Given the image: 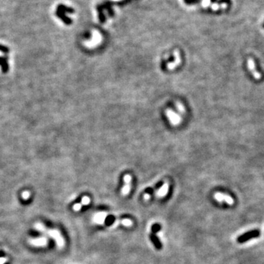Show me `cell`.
<instances>
[{
    "label": "cell",
    "mask_w": 264,
    "mask_h": 264,
    "mask_svg": "<svg viewBox=\"0 0 264 264\" xmlns=\"http://www.w3.org/2000/svg\"><path fill=\"white\" fill-rule=\"evenodd\" d=\"M46 234L49 235L51 238L55 240L57 245L59 249H62L65 246V240L62 236L61 233L57 229H50L48 230Z\"/></svg>",
    "instance_id": "obj_1"
},
{
    "label": "cell",
    "mask_w": 264,
    "mask_h": 264,
    "mask_svg": "<svg viewBox=\"0 0 264 264\" xmlns=\"http://www.w3.org/2000/svg\"><path fill=\"white\" fill-rule=\"evenodd\" d=\"M165 114H166L168 120H169V123H171L172 126H178L181 122V117L178 114L174 112L172 109H167L166 111H165Z\"/></svg>",
    "instance_id": "obj_2"
},
{
    "label": "cell",
    "mask_w": 264,
    "mask_h": 264,
    "mask_svg": "<svg viewBox=\"0 0 264 264\" xmlns=\"http://www.w3.org/2000/svg\"><path fill=\"white\" fill-rule=\"evenodd\" d=\"M260 232L258 230H254V231H250L249 232H247L241 236H239L237 239V241L240 244H243L244 242L248 241L249 239H255L260 236Z\"/></svg>",
    "instance_id": "obj_3"
},
{
    "label": "cell",
    "mask_w": 264,
    "mask_h": 264,
    "mask_svg": "<svg viewBox=\"0 0 264 264\" xmlns=\"http://www.w3.org/2000/svg\"><path fill=\"white\" fill-rule=\"evenodd\" d=\"M66 11H73L71 8H68V7H66L64 5H60L58 6L57 10V15L60 18H61L66 24H70L71 23V20L68 18L65 15V13Z\"/></svg>",
    "instance_id": "obj_4"
},
{
    "label": "cell",
    "mask_w": 264,
    "mask_h": 264,
    "mask_svg": "<svg viewBox=\"0 0 264 264\" xmlns=\"http://www.w3.org/2000/svg\"><path fill=\"white\" fill-rule=\"evenodd\" d=\"M29 244L34 247H46L48 244V239L46 237H40L36 239H31L29 240Z\"/></svg>",
    "instance_id": "obj_5"
},
{
    "label": "cell",
    "mask_w": 264,
    "mask_h": 264,
    "mask_svg": "<svg viewBox=\"0 0 264 264\" xmlns=\"http://www.w3.org/2000/svg\"><path fill=\"white\" fill-rule=\"evenodd\" d=\"M247 66L248 68L251 72V73L252 74L254 78L257 80H260L261 79V75L260 73L256 70L255 68V63L254 60L252 58H249L247 60Z\"/></svg>",
    "instance_id": "obj_6"
},
{
    "label": "cell",
    "mask_w": 264,
    "mask_h": 264,
    "mask_svg": "<svg viewBox=\"0 0 264 264\" xmlns=\"http://www.w3.org/2000/svg\"><path fill=\"white\" fill-rule=\"evenodd\" d=\"M174 57H175V60L172 63H168L167 64V68L169 70H173L175 69L180 63H181V59H180V53L177 50H175L174 52Z\"/></svg>",
    "instance_id": "obj_7"
},
{
    "label": "cell",
    "mask_w": 264,
    "mask_h": 264,
    "mask_svg": "<svg viewBox=\"0 0 264 264\" xmlns=\"http://www.w3.org/2000/svg\"><path fill=\"white\" fill-rule=\"evenodd\" d=\"M150 239H151V242L153 244V245L155 246V247L157 249H161L162 244L161 243V241H160L159 239L156 236V235L151 233L150 234Z\"/></svg>",
    "instance_id": "obj_8"
},
{
    "label": "cell",
    "mask_w": 264,
    "mask_h": 264,
    "mask_svg": "<svg viewBox=\"0 0 264 264\" xmlns=\"http://www.w3.org/2000/svg\"><path fill=\"white\" fill-rule=\"evenodd\" d=\"M215 197L217 199V200H220V201H222V200H225L227 203H230V204L233 203L232 198H231V197H229V196L225 195V194H221V193H217V194H215Z\"/></svg>",
    "instance_id": "obj_9"
},
{
    "label": "cell",
    "mask_w": 264,
    "mask_h": 264,
    "mask_svg": "<svg viewBox=\"0 0 264 264\" xmlns=\"http://www.w3.org/2000/svg\"><path fill=\"white\" fill-rule=\"evenodd\" d=\"M101 35H99V34H98L97 32H95V35H94L93 39L91 41L92 42L87 44V46H96L97 44H98L99 43H101Z\"/></svg>",
    "instance_id": "obj_10"
},
{
    "label": "cell",
    "mask_w": 264,
    "mask_h": 264,
    "mask_svg": "<svg viewBox=\"0 0 264 264\" xmlns=\"http://www.w3.org/2000/svg\"><path fill=\"white\" fill-rule=\"evenodd\" d=\"M34 227H35V230H37V231H39V232L46 234V232H47L48 231L47 228H46L44 224L41 223V222H38V223L35 224Z\"/></svg>",
    "instance_id": "obj_11"
},
{
    "label": "cell",
    "mask_w": 264,
    "mask_h": 264,
    "mask_svg": "<svg viewBox=\"0 0 264 264\" xmlns=\"http://www.w3.org/2000/svg\"><path fill=\"white\" fill-rule=\"evenodd\" d=\"M168 186H168V183H164L163 186L161 187V189L158 191V195L160 196V197L164 196L168 191Z\"/></svg>",
    "instance_id": "obj_12"
},
{
    "label": "cell",
    "mask_w": 264,
    "mask_h": 264,
    "mask_svg": "<svg viewBox=\"0 0 264 264\" xmlns=\"http://www.w3.org/2000/svg\"><path fill=\"white\" fill-rule=\"evenodd\" d=\"M105 220V214L103 213H99V214H96L94 217V221L95 222H97L98 224L101 223L103 222Z\"/></svg>",
    "instance_id": "obj_13"
},
{
    "label": "cell",
    "mask_w": 264,
    "mask_h": 264,
    "mask_svg": "<svg viewBox=\"0 0 264 264\" xmlns=\"http://www.w3.org/2000/svg\"><path fill=\"white\" fill-rule=\"evenodd\" d=\"M0 65H1V68H2L3 72L4 73L7 72V70H8V66H7V61L4 58L0 57Z\"/></svg>",
    "instance_id": "obj_14"
},
{
    "label": "cell",
    "mask_w": 264,
    "mask_h": 264,
    "mask_svg": "<svg viewBox=\"0 0 264 264\" xmlns=\"http://www.w3.org/2000/svg\"><path fill=\"white\" fill-rule=\"evenodd\" d=\"M131 181H132V180H130V181H129V180H127V181H125L126 184H125L124 187L123 188V190H122V193H123V194H126L128 192H129V191H130V189H131Z\"/></svg>",
    "instance_id": "obj_15"
},
{
    "label": "cell",
    "mask_w": 264,
    "mask_h": 264,
    "mask_svg": "<svg viewBox=\"0 0 264 264\" xmlns=\"http://www.w3.org/2000/svg\"><path fill=\"white\" fill-rule=\"evenodd\" d=\"M115 220V216L109 215V216H108L106 219H105L104 222H105V224H106V225H111L114 223Z\"/></svg>",
    "instance_id": "obj_16"
},
{
    "label": "cell",
    "mask_w": 264,
    "mask_h": 264,
    "mask_svg": "<svg viewBox=\"0 0 264 264\" xmlns=\"http://www.w3.org/2000/svg\"><path fill=\"white\" fill-rule=\"evenodd\" d=\"M161 227L159 224L157 223L154 224V225H153L152 226H151V231H152V233L156 234V233H158L159 231H161Z\"/></svg>",
    "instance_id": "obj_17"
},
{
    "label": "cell",
    "mask_w": 264,
    "mask_h": 264,
    "mask_svg": "<svg viewBox=\"0 0 264 264\" xmlns=\"http://www.w3.org/2000/svg\"><path fill=\"white\" fill-rule=\"evenodd\" d=\"M175 104H176V108H177V109L178 110V112H180V113H183V114L185 113L186 109H185V107L183 106V105L181 103L177 102Z\"/></svg>",
    "instance_id": "obj_18"
},
{
    "label": "cell",
    "mask_w": 264,
    "mask_h": 264,
    "mask_svg": "<svg viewBox=\"0 0 264 264\" xmlns=\"http://www.w3.org/2000/svg\"><path fill=\"white\" fill-rule=\"evenodd\" d=\"M89 202H90V200H89V197H87V196H84L81 198V205H87L89 204Z\"/></svg>",
    "instance_id": "obj_19"
},
{
    "label": "cell",
    "mask_w": 264,
    "mask_h": 264,
    "mask_svg": "<svg viewBox=\"0 0 264 264\" xmlns=\"http://www.w3.org/2000/svg\"><path fill=\"white\" fill-rule=\"evenodd\" d=\"M21 197H22V198L24 199V200H27V199H29V197H30V192H29V191H23L22 194H21Z\"/></svg>",
    "instance_id": "obj_20"
},
{
    "label": "cell",
    "mask_w": 264,
    "mask_h": 264,
    "mask_svg": "<svg viewBox=\"0 0 264 264\" xmlns=\"http://www.w3.org/2000/svg\"><path fill=\"white\" fill-rule=\"evenodd\" d=\"M81 203H76V204H74L73 206V209L75 211H78L81 209Z\"/></svg>",
    "instance_id": "obj_21"
},
{
    "label": "cell",
    "mask_w": 264,
    "mask_h": 264,
    "mask_svg": "<svg viewBox=\"0 0 264 264\" xmlns=\"http://www.w3.org/2000/svg\"><path fill=\"white\" fill-rule=\"evenodd\" d=\"M122 222H123V225H127V226L132 225V221L129 220H127V219H126V220H123V221H122Z\"/></svg>",
    "instance_id": "obj_22"
},
{
    "label": "cell",
    "mask_w": 264,
    "mask_h": 264,
    "mask_svg": "<svg viewBox=\"0 0 264 264\" xmlns=\"http://www.w3.org/2000/svg\"><path fill=\"white\" fill-rule=\"evenodd\" d=\"M0 51H1V52H4V53H7V52H8V49H7V47H5V46H1V45H0Z\"/></svg>",
    "instance_id": "obj_23"
},
{
    "label": "cell",
    "mask_w": 264,
    "mask_h": 264,
    "mask_svg": "<svg viewBox=\"0 0 264 264\" xmlns=\"http://www.w3.org/2000/svg\"><path fill=\"white\" fill-rule=\"evenodd\" d=\"M7 260H8L7 257H0V264H4Z\"/></svg>",
    "instance_id": "obj_24"
},
{
    "label": "cell",
    "mask_w": 264,
    "mask_h": 264,
    "mask_svg": "<svg viewBox=\"0 0 264 264\" xmlns=\"http://www.w3.org/2000/svg\"><path fill=\"white\" fill-rule=\"evenodd\" d=\"M152 192H153V189H146V190H145V194H152Z\"/></svg>",
    "instance_id": "obj_25"
},
{
    "label": "cell",
    "mask_w": 264,
    "mask_h": 264,
    "mask_svg": "<svg viewBox=\"0 0 264 264\" xmlns=\"http://www.w3.org/2000/svg\"><path fill=\"white\" fill-rule=\"evenodd\" d=\"M149 197H150V194H145V199H148L149 198Z\"/></svg>",
    "instance_id": "obj_26"
}]
</instances>
